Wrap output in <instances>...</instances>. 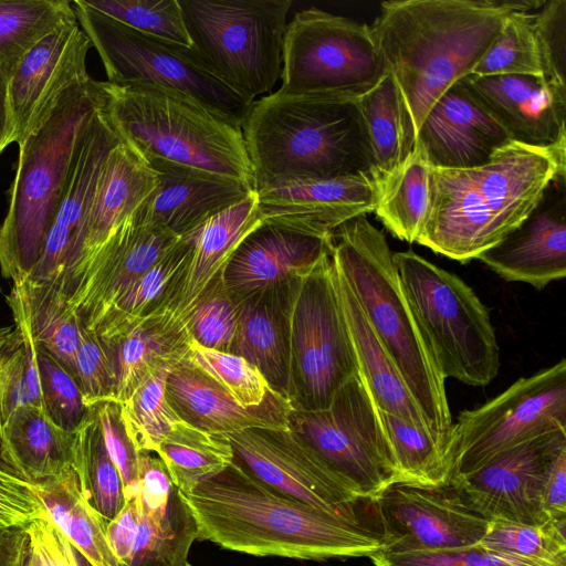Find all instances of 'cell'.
<instances>
[{
    "label": "cell",
    "mask_w": 566,
    "mask_h": 566,
    "mask_svg": "<svg viewBox=\"0 0 566 566\" xmlns=\"http://www.w3.org/2000/svg\"><path fill=\"white\" fill-rule=\"evenodd\" d=\"M197 539L254 556L301 560L370 557L385 544L357 517L292 499L250 474L234 459L217 475L181 493Z\"/></svg>",
    "instance_id": "cell-1"
},
{
    "label": "cell",
    "mask_w": 566,
    "mask_h": 566,
    "mask_svg": "<svg viewBox=\"0 0 566 566\" xmlns=\"http://www.w3.org/2000/svg\"><path fill=\"white\" fill-rule=\"evenodd\" d=\"M544 1L396 0L370 27L409 113L415 136L432 105L473 69L513 11Z\"/></svg>",
    "instance_id": "cell-2"
},
{
    "label": "cell",
    "mask_w": 566,
    "mask_h": 566,
    "mask_svg": "<svg viewBox=\"0 0 566 566\" xmlns=\"http://www.w3.org/2000/svg\"><path fill=\"white\" fill-rule=\"evenodd\" d=\"M565 153L511 142L478 167H432L429 214L417 243L461 263L478 259L565 178Z\"/></svg>",
    "instance_id": "cell-3"
},
{
    "label": "cell",
    "mask_w": 566,
    "mask_h": 566,
    "mask_svg": "<svg viewBox=\"0 0 566 566\" xmlns=\"http://www.w3.org/2000/svg\"><path fill=\"white\" fill-rule=\"evenodd\" d=\"M331 256L447 459L453 421L446 378L402 290L384 233L366 214L357 216L332 233Z\"/></svg>",
    "instance_id": "cell-4"
},
{
    "label": "cell",
    "mask_w": 566,
    "mask_h": 566,
    "mask_svg": "<svg viewBox=\"0 0 566 566\" xmlns=\"http://www.w3.org/2000/svg\"><path fill=\"white\" fill-rule=\"evenodd\" d=\"M241 129L254 191L375 174L356 101L277 90L252 103Z\"/></svg>",
    "instance_id": "cell-5"
},
{
    "label": "cell",
    "mask_w": 566,
    "mask_h": 566,
    "mask_svg": "<svg viewBox=\"0 0 566 566\" xmlns=\"http://www.w3.org/2000/svg\"><path fill=\"white\" fill-rule=\"evenodd\" d=\"M104 103L91 76L63 91L18 144L19 157L0 224V272L20 283L36 262L56 212L74 154Z\"/></svg>",
    "instance_id": "cell-6"
},
{
    "label": "cell",
    "mask_w": 566,
    "mask_h": 566,
    "mask_svg": "<svg viewBox=\"0 0 566 566\" xmlns=\"http://www.w3.org/2000/svg\"><path fill=\"white\" fill-rule=\"evenodd\" d=\"M118 137L146 159H163L239 180L253 189L242 129L190 96L145 82H101Z\"/></svg>",
    "instance_id": "cell-7"
},
{
    "label": "cell",
    "mask_w": 566,
    "mask_h": 566,
    "mask_svg": "<svg viewBox=\"0 0 566 566\" xmlns=\"http://www.w3.org/2000/svg\"><path fill=\"white\" fill-rule=\"evenodd\" d=\"M394 261L443 377L490 384L499 374L500 348L479 296L461 277L412 250L395 252Z\"/></svg>",
    "instance_id": "cell-8"
},
{
    "label": "cell",
    "mask_w": 566,
    "mask_h": 566,
    "mask_svg": "<svg viewBox=\"0 0 566 566\" xmlns=\"http://www.w3.org/2000/svg\"><path fill=\"white\" fill-rule=\"evenodd\" d=\"M192 50L231 91L253 103L282 73L291 0H178Z\"/></svg>",
    "instance_id": "cell-9"
},
{
    "label": "cell",
    "mask_w": 566,
    "mask_h": 566,
    "mask_svg": "<svg viewBox=\"0 0 566 566\" xmlns=\"http://www.w3.org/2000/svg\"><path fill=\"white\" fill-rule=\"evenodd\" d=\"M357 373L329 250L291 280L287 402L292 410L325 409Z\"/></svg>",
    "instance_id": "cell-10"
},
{
    "label": "cell",
    "mask_w": 566,
    "mask_h": 566,
    "mask_svg": "<svg viewBox=\"0 0 566 566\" xmlns=\"http://www.w3.org/2000/svg\"><path fill=\"white\" fill-rule=\"evenodd\" d=\"M71 2L81 29L101 57L107 82H145L179 91L241 128L252 103L214 76L191 46L133 30L84 0Z\"/></svg>",
    "instance_id": "cell-11"
},
{
    "label": "cell",
    "mask_w": 566,
    "mask_h": 566,
    "mask_svg": "<svg viewBox=\"0 0 566 566\" xmlns=\"http://www.w3.org/2000/svg\"><path fill=\"white\" fill-rule=\"evenodd\" d=\"M388 73L373 30L317 8L286 24L279 91L356 101Z\"/></svg>",
    "instance_id": "cell-12"
},
{
    "label": "cell",
    "mask_w": 566,
    "mask_h": 566,
    "mask_svg": "<svg viewBox=\"0 0 566 566\" xmlns=\"http://www.w3.org/2000/svg\"><path fill=\"white\" fill-rule=\"evenodd\" d=\"M566 431V360L514 381L453 422L447 448L449 481L535 437Z\"/></svg>",
    "instance_id": "cell-13"
},
{
    "label": "cell",
    "mask_w": 566,
    "mask_h": 566,
    "mask_svg": "<svg viewBox=\"0 0 566 566\" xmlns=\"http://www.w3.org/2000/svg\"><path fill=\"white\" fill-rule=\"evenodd\" d=\"M290 428L343 481L357 500H375L401 482L390 444L357 373L322 410H290Z\"/></svg>",
    "instance_id": "cell-14"
},
{
    "label": "cell",
    "mask_w": 566,
    "mask_h": 566,
    "mask_svg": "<svg viewBox=\"0 0 566 566\" xmlns=\"http://www.w3.org/2000/svg\"><path fill=\"white\" fill-rule=\"evenodd\" d=\"M382 548L448 549L481 543L491 520L450 484L396 482L373 500Z\"/></svg>",
    "instance_id": "cell-15"
},
{
    "label": "cell",
    "mask_w": 566,
    "mask_h": 566,
    "mask_svg": "<svg viewBox=\"0 0 566 566\" xmlns=\"http://www.w3.org/2000/svg\"><path fill=\"white\" fill-rule=\"evenodd\" d=\"M564 450L566 431L548 432L500 452L448 484L491 521L543 525L549 521L542 506L543 489Z\"/></svg>",
    "instance_id": "cell-16"
},
{
    "label": "cell",
    "mask_w": 566,
    "mask_h": 566,
    "mask_svg": "<svg viewBox=\"0 0 566 566\" xmlns=\"http://www.w3.org/2000/svg\"><path fill=\"white\" fill-rule=\"evenodd\" d=\"M228 438L234 460L259 481L311 506L357 517L358 500L290 426L252 428Z\"/></svg>",
    "instance_id": "cell-17"
},
{
    "label": "cell",
    "mask_w": 566,
    "mask_h": 566,
    "mask_svg": "<svg viewBox=\"0 0 566 566\" xmlns=\"http://www.w3.org/2000/svg\"><path fill=\"white\" fill-rule=\"evenodd\" d=\"M461 83L511 142L566 148V85L533 75L470 74Z\"/></svg>",
    "instance_id": "cell-18"
},
{
    "label": "cell",
    "mask_w": 566,
    "mask_h": 566,
    "mask_svg": "<svg viewBox=\"0 0 566 566\" xmlns=\"http://www.w3.org/2000/svg\"><path fill=\"white\" fill-rule=\"evenodd\" d=\"M381 181L375 174L300 180L255 191L263 221L327 238L344 222L373 212Z\"/></svg>",
    "instance_id": "cell-19"
},
{
    "label": "cell",
    "mask_w": 566,
    "mask_h": 566,
    "mask_svg": "<svg viewBox=\"0 0 566 566\" xmlns=\"http://www.w3.org/2000/svg\"><path fill=\"white\" fill-rule=\"evenodd\" d=\"M92 43L77 19L60 24L19 63L9 82V101L19 144L65 88L90 76L86 56Z\"/></svg>",
    "instance_id": "cell-20"
},
{
    "label": "cell",
    "mask_w": 566,
    "mask_h": 566,
    "mask_svg": "<svg viewBox=\"0 0 566 566\" xmlns=\"http://www.w3.org/2000/svg\"><path fill=\"white\" fill-rule=\"evenodd\" d=\"M134 494L138 524L126 566H185L198 537L196 521L155 452H139Z\"/></svg>",
    "instance_id": "cell-21"
},
{
    "label": "cell",
    "mask_w": 566,
    "mask_h": 566,
    "mask_svg": "<svg viewBox=\"0 0 566 566\" xmlns=\"http://www.w3.org/2000/svg\"><path fill=\"white\" fill-rule=\"evenodd\" d=\"M478 260L509 282L536 290L566 276L565 178L551 184L537 207Z\"/></svg>",
    "instance_id": "cell-22"
},
{
    "label": "cell",
    "mask_w": 566,
    "mask_h": 566,
    "mask_svg": "<svg viewBox=\"0 0 566 566\" xmlns=\"http://www.w3.org/2000/svg\"><path fill=\"white\" fill-rule=\"evenodd\" d=\"M511 143L461 81L432 105L416 136L433 168L467 169L488 163Z\"/></svg>",
    "instance_id": "cell-23"
},
{
    "label": "cell",
    "mask_w": 566,
    "mask_h": 566,
    "mask_svg": "<svg viewBox=\"0 0 566 566\" xmlns=\"http://www.w3.org/2000/svg\"><path fill=\"white\" fill-rule=\"evenodd\" d=\"M157 172L155 190L135 211L140 222L159 224L179 238L254 191L245 184L163 159H147Z\"/></svg>",
    "instance_id": "cell-24"
},
{
    "label": "cell",
    "mask_w": 566,
    "mask_h": 566,
    "mask_svg": "<svg viewBox=\"0 0 566 566\" xmlns=\"http://www.w3.org/2000/svg\"><path fill=\"white\" fill-rule=\"evenodd\" d=\"M262 222L255 191L208 219L195 234L192 252L177 282L149 318L186 327L201 295L224 271L239 244Z\"/></svg>",
    "instance_id": "cell-25"
},
{
    "label": "cell",
    "mask_w": 566,
    "mask_h": 566,
    "mask_svg": "<svg viewBox=\"0 0 566 566\" xmlns=\"http://www.w3.org/2000/svg\"><path fill=\"white\" fill-rule=\"evenodd\" d=\"M331 239L263 221L231 255L224 284L238 300L253 296L313 268L329 252Z\"/></svg>",
    "instance_id": "cell-26"
},
{
    "label": "cell",
    "mask_w": 566,
    "mask_h": 566,
    "mask_svg": "<svg viewBox=\"0 0 566 566\" xmlns=\"http://www.w3.org/2000/svg\"><path fill=\"white\" fill-rule=\"evenodd\" d=\"M166 396L181 420L212 433L229 436L252 428L289 426L291 407L283 398L273 396L259 408H242L187 358L170 370Z\"/></svg>",
    "instance_id": "cell-27"
},
{
    "label": "cell",
    "mask_w": 566,
    "mask_h": 566,
    "mask_svg": "<svg viewBox=\"0 0 566 566\" xmlns=\"http://www.w3.org/2000/svg\"><path fill=\"white\" fill-rule=\"evenodd\" d=\"M291 280L240 300L238 326L230 350L252 364L271 391L286 401Z\"/></svg>",
    "instance_id": "cell-28"
},
{
    "label": "cell",
    "mask_w": 566,
    "mask_h": 566,
    "mask_svg": "<svg viewBox=\"0 0 566 566\" xmlns=\"http://www.w3.org/2000/svg\"><path fill=\"white\" fill-rule=\"evenodd\" d=\"M335 272L357 370L375 406L378 410L397 416L430 432L422 411L395 363L374 333L353 292L336 268Z\"/></svg>",
    "instance_id": "cell-29"
},
{
    "label": "cell",
    "mask_w": 566,
    "mask_h": 566,
    "mask_svg": "<svg viewBox=\"0 0 566 566\" xmlns=\"http://www.w3.org/2000/svg\"><path fill=\"white\" fill-rule=\"evenodd\" d=\"M72 431L57 426L44 408L15 406L3 426L1 458L19 475L38 484L72 468Z\"/></svg>",
    "instance_id": "cell-30"
},
{
    "label": "cell",
    "mask_w": 566,
    "mask_h": 566,
    "mask_svg": "<svg viewBox=\"0 0 566 566\" xmlns=\"http://www.w3.org/2000/svg\"><path fill=\"white\" fill-rule=\"evenodd\" d=\"M189 342L187 327L156 318L146 319L127 333L104 342L116 377L115 401H125L158 367L177 365L187 358Z\"/></svg>",
    "instance_id": "cell-31"
},
{
    "label": "cell",
    "mask_w": 566,
    "mask_h": 566,
    "mask_svg": "<svg viewBox=\"0 0 566 566\" xmlns=\"http://www.w3.org/2000/svg\"><path fill=\"white\" fill-rule=\"evenodd\" d=\"M374 170L382 181L410 155L416 136L401 92L391 73L356 99Z\"/></svg>",
    "instance_id": "cell-32"
},
{
    "label": "cell",
    "mask_w": 566,
    "mask_h": 566,
    "mask_svg": "<svg viewBox=\"0 0 566 566\" xmlns=\"http://www.w3.org/2000/svg\"><path fill=\"white\" fill-rule=\"evenodd\" d=\"M45 515L93 566H119L106 538V526L88 505L73 468L35 484Z\"/></svg>",
    "instance_id": "cell-33"
},
{
    "label": "cell",
    "mask_w": 566,
    "mask_h": 566,
    "mask_svg": "<svg viewBox=\"0 0 566 566\" xmlns=\"http://www.w3.org/2000/svg\"><path fill=\"white\" fill-rule=\"evenodd\" d=\"M196 232L181 239L167 255L133 282L103 316L94 334L107 342L153 316L186 266Z\"/></svg>",
    "instance_id": "cell-34"
},
{
    "label": "cell",
    "mask_w": 566,
    "mask_h": 566,
    "mask_svg": "<svg viewBox=\"0 0 566 566\" xmlns=\"http://www.w3.org/2000/svg\"><path fill=\"white\" fill-rule=\"evenodd\" d=\"M431 165L415 145L406 160L381 184L373 212L396 238L417 242L426 224L431 200Z\"/></svg>",
    "instance_id": "cell-35"
},
{
    "label": "cell",
    "mask_w": 566,
    "mask_h": 566,
    "mask_svg": "<svg viewBox=\"0 0 566 566\" xmlns=\"http://www.w3.org/2000/svg\"><path fill=\"white\" fill-rule=\"evenodd\" d=\"M73 433L72 468L88 505L105 526L126 503L120 474L112 461L95 407H88Z\"/></svg>",
    "instance_id": "cell-36"
},
{
    "label": "cell",
    "mask_w": 566,
    "mask_h": 566,
    "mask_svg": "<svg viewBox=\"0 0 566 566\" xmlns=\"http://www.w3.org/2000/svg\"><path fill=\"white\" fill-rule=\"evenodd\" d=\"M156 454L181 493L222 472L234 459L228 436L203 431L184 420L165 438Z\"/></svg>",
    "instance_id": "cell-37"
},
{
    "label": "cell",
    "mask_w": 566,
    "mask_h": 566,
    "mask_svg": "<svg viewBox=\"0 0 566 566\" xmlns=\"http://www.w3.org/2000/svg\"><path fill=\"white\" fill-rule=\"evenodd\" d=\"M75 18L67 0H0V76L9 83L32 48Z\"/></svg>",
    "instance_id": "cell-38"
},
{
    "label": "cell",
    "mask_w": 566,
    "mask_h": 566,
    "mask_svg": "<svg viewBox=\"0 0 566 566\" xmlns=\"http://www.w3.org/2000/svg\"><path fill=\"white\" fill-rule=\"evenodd\" d=\"M176 365L155 369L120 405L125 430L137 452H157L160 443L181 421L166 396V381Z\"/></svg>",
    "instance_id": "cell-39"
},
{
    "label": "cell",
    "mask_w": 566,
    "mask_h": 566,
    "mask_svg": "<svg viewBox=\"0 0 566 566\" xmlns=\"http://www.w3.org/2000/svg\"><path fill=\"white\" fill-rule=\"evenodd\" d=\"M401 482L443 485L449 481L444 452L432 434L391 413L378 410Z\"/></svg>",
    "instance_id": "cell-40"
},
{
    "label": "cell",
    "mask_w": 566,
    "mask_h": 566,
    "mask_svg": "<svg viewBox=\"0 0 566 566\" xmlns=\"http://www.w3.org/2000/svg\"><path fill=\"white\" fill-rule=\"evenodd\" d=\"M480 545L533 566H566V518L543 525L491 521Z\"/></svg>",
    "instance_id": "cell-41"
},
{
    "label": "cell",
    "mask_w": 566,
    "mask_h": 566,
    "mask_svg": "<svg viewBox=\"0 0 566 566\" xmlns=\"http://www.w3.org/2000/svg\"><path fill=\"white\" fill-rule=\"evenodd\" d=\"M478 76H544V62L535 30V13L513 11L472 71Z\"/></svg>",
    "instance_id": "cell-42"
},
{
    "label": "cell",
    "mask_w": 566,
    "mask_h": 566,
    "mask_svg": "<svg viewBox=\"0 0 566 566\" xmlns=\"http://www.w3.org/2000/svg\"><path fill=\"white\" fill-rule=\"evenodd\" d=\"M187 359L242 408H259L276 396L262 374L241 356L203 347L190 337Z\"/></svg>",
    "instance_id": "cell-43"
},
{
    "label": "cell",
    "mask_w": 566,
    "mask_h": 566,
    "mask_svg": "<svg viewBox=\"0 0 566 566\" xmlns=\"http://www.w3.org/2000/svg\"><path fill=\"white\" fill-rule=\"evenodd\" d=\"M14 285L19 286L27 302L36 345L75 376V357L83 332L78 318L36 289L24 283Z\"/></svg>",
    "instance_id": "cell-44"
},
{
    "label": "cell",
    "mask_w": 566,
    "mask_h": 566,
    "mask_svg": "<svg viewBox=\"0 0 566 566\" xmlns=\"http://www.w3.org/2000/svg\"><path fill=\"white\" fill-rule=\"evenodd\" d=\"M84 1L88 7L140 33L191 46L178 0Z\"/></svg>",
    "instance_id": "cell-45"
},
{
    "label": "cell",
    "mask_w": 566,
    "mask_h": 566,
    "mask_svg": "<svg viewBox=\"0 0 566 566\" xmlns=\"http://www.w3.org/2000/svg\"><path fill=\"white\" fill-rule=\"evenodd\" d=\"M240 300L228 291L223 272L201 295L192 308L186 327L199 345L230 353L239 318Z\"/></svg>",
    "instance_id": "cell-46"
},
{
    "label": "cell",
    "mask_w": 566,
    "mask_h": 566,
    "mask_svg": "<svg viewBox=\"0 0 566 566\" xmlns=\"http://www.w3.org/2000/svg\"><path fill=\"white\" fill-rule=\"evenodd\" d=\"M38 365L46 412L64 430H74L87 409L76 377L39 346Z\"/></svg>",
    "instance_id": "cell-47"
},
{
    "label": "cell",
    "mask_w": 566,
    "mask_h": 566,
    "mask_svg": "<svg viewBox=\"0 0 566 566\" xmlns=\"http://www.w3.org/2000/svg\"><path fill=\"white\" fill-rule=\"evenodd\" d=\"M369 558L375 566H533L480 544L448 549L381 548Z\"/></svg>",
    "instance_id": "cell-48"
},
{
    "label": "cell",
    "mask_w": 566,
    "mask_h": 566,
    "mask_svg": "<svg viewBox=\"0 0 566 566\" xmlns=\"http://www.w3.org/2000/svg\"><path fill=\"white\" fill-rule=\"evenodd\" d=\"M75 377L86 408L115 401L116 377L107 347L84 328L75 357Z\"/></svg>",
    "instance_id": "cell-49"
},
{
    "label": "cell",
    "mask_w": 566,
    "mask_h": 566,
    "mask_svg": "<svg viewBox=\"0 0 566 566\" xmlns=\"http://www.w3.org/2000/svg\"><path fill=\"white\" fill-rule=\"evenodd\" d=\"M27 366L24 339L17 324L0 327V460L3 426L21 403Z\"/></svg>",
    "instance_id": "cell-50"
},
{
    "label": "cell",
    "mask_w": 566,
    "mask_h": 566,
    "mask_svg": "<svg viewBox=\"0 0 566 566\" xmlns=\"http://www.w3.org/2000/svg\"><path fill=\"white\" fill-rule=\"evenodd\" d=\"M535 30L544 62V77L566 85V0L544 1L535 12Z\"/></svg>",
    "instance_id": "cell-51"
},
{
    "label": "cell",
    "mask_w": 566,
    "mask_h": 566,
    "mask_svg": "<svg viewBox=\"0 0 566 566\" xmlns=\"http://www.w3.org/2000/svg\"><path fill=\"white\" fill-rule=\"evenodd\" d=\"M46 517L35 484L0 460V527L28 526Z\"/></svg>",
    "instance_id": "cell-52"
},
{
    "label": "cell",
    "mask_w": 566,
    "mask_h": 566,
    "mask_svg": "<svg viewBox=\"0 0 566 566\" xmlns=\"http://www.w3.org/2000/svg\"><path fill=\"white\" fill-rule=\"evenodd\" d=\"M94 407L107 452L120 474L125 492L138 481V452L123 424L120 405L104 401Z\"/></svg>",
    "instance_id": "cell-53"
},
{
    "label": "cell",
    "mask_w": 566,
    "mask_h": 566,
    "mask_svg": "<svg viewBox=\"0 0 566 566\" xmlns=\"http://www.w3.org/2000/svg\"><path fill=\"white\" fill-rule=\"evenodd\" d=\"M27 530L45 566H78L71 543L48 517L34 520Z\"/></svg>",
    "instance_id": "cell-54"
},
{
    "label": "cell",
    "mask_w": 566,
    "mask_h": 566,
    "mask_svg": "<svg viewBox=\"0 0 566 566\" xmlns=\"http://www.w3.org/2000/svg\"><path fill=\"white\" fill-rule=\"evenodd\" d=\"M137 524L138 510L133 494L126 497L124 507L105 530L107 543L119 566H126L129 560Z\"/></svg>",
    "instance_id": "cell-55"
},
{
    "label": "cell",
    "mask_w": 566,
    "mask_h": 566,
    "mask_svg": "<svg viewBox=\"0 0 566 566\" xmlns=\"http://www.w3.org/2000/svg\"><path fill=\"white\" fill-rule=\"evenodd\" d=\"M542 506L548 520L566 518V450L558 455L548 473Z\"/></svg>",
    "instance_id": "cell-56"
},
{
    "label": "cell",
    "mask_w": 566,
    "mask_h": 566,
    "mask_svg": "<svg viewBox=\"0 0 566 566\" xmlns=\"http://www.w3.org/2000/svg\"><path fill=\"white\" fill-rule=\"evenodd\" d=\"M29 552L27 526L0 527V566H25Z\"/></svg>",
    "instance_id": "cell-57"
},
{
    "label": "cell",
    "mask_w": 566,
    "mask_h": 566,
    "mask_svg": "<svg viewBox=\"0 0 566 566\" xmlns=\"http://www.w3.org/2000/svg\"><path fill=\"white\" fill-rule=\"evenodd\" d=\"M9 83L0 76V150L14 143V123L9 101Z\"/></svg>",
    "instance_id": "cell-58"
},
{
    "label": "cell",
    "mask_w": 566,
    "mask_h": 566,
    "mask_svg": "<svg viewBox=\"0 0 566 566\" xmlns=\"http://www.w3.org/2000/svg\"><path fill=\"white\" fill-rule=\"evenodd\" d=\"M25 566H45L40 553L31 545Z\"/></svg>",
    "instance_id": "cell-59"
},
{
    "label": "cell",
    "mask_w": 566,
    "mask_h": 566,
    "mask_svg": "<svg viewBox=\"0 0 566 566\" xmlns=\"http://www.w3.org/2000/svg\"><path fill=\"white\" fill-rule=\"evenodd\" d=\"M185 566H192V565H190L189 563H187Z\"/></svg>",
    "instance_id": "cell-60"
},
{
    "label": "cell",
    "mask_w": 566,
    "mask_h": 566,
    "mask_svg": "<svg viewBox=\"0 0 566 566\" xmlns=\"http://www.w3.org/2000/svg\"><path fill=\"white\" fill-rule=\"evenodd\" d=\"M1 291H2V289H1V283H0V292H1Z\"/></svg>",
    "instance_id": "cell-61"
},
{
    "label": "cell",
    "mask_w": 566,
    "mask_h": 566,
    "mask_svg": "<svg viewBox=\"0 0 566 566\" xmlns=\"http://www.w3.org/2000/svg\"><path fill=\"white\" fill-rule=\"evenodd\" d=\"M2 154V151L0 150V155Z\"/></svg>",
    "instance_id": "cell-62"
}]
</instances>
